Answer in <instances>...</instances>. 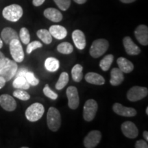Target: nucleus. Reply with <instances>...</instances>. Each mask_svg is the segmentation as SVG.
Returning <instances> with one entry per match:
<instances>
[{
	"label": "nucleus",
	"mask_w": 148,
	"mask_h": 148,
	"mask_svg": "<svg viewBox=\"0 0 148 148\" xmlns=\"http://www.w3.org/2000/svg\"><path fill=\"white\" fill-rule=\"evenodd\" d=\"M12 86H13L14 88H16V89L27 90L29 88L30 85L27 82L25 77L18 76L16 77L15 79L13 81Z\"/></svg>",
	"instance_id": "5701e85b"
},
{
	"label": "nucleus",
	"mask_w": 148,
	"mask_h": 148,
	"mask_svg": "<svg viewBox=\"0 0 148 148\" xmlns=\"http://www.w3.org/2000/svg\"><path fill=\"white\" fill-rule=\"evenodd\" d=\"M146 114H148V107H147V108H146Z\"/></svg>",
	"instance_id": "a18cd8bd"
},
{
	"label": "nucleus",
	"mask_w": 148,
	"mask_h": 148,
	"mask_svg": "<svg viewBox=\"0 0 148 148\" xmlns=\"http://www.w3.org/2000/svg\"><path fill=\"white\" fill-rule=\"evenodd\" d=\"M19 38L22 42L25 45H27L30 41V35H29V30L26 27H22L19 32Z\"/></svg>",
	"instance_id": "c756f323"
},
{
	"label": "nucleus",
	"mask_w": 148,
	"mask_h": 148,
	"mask_svg": "<svg viewBox=\"0 0 148 148\" xmlns=\"http://www.w3.org/2000/svg\"><path fill=\"white\" fill-rule=\"evenodd\" d=\"M101 138V133L98 130H92L84 139V145L86 148H94L99 144Z\"/></svg>",
	"instance_id": "9d476101"
},
{
	"label": "nucleus",
	"mask_w": 148,
	"mask_h": 148,
	"mask_svg": "<svg viewBox=\"0 0 148 148\" xmlns=\"http://www.w3.org/2000/svg\"><path fill=\"white\" fill-rule=\"evenodd\" d=\"M45 112L43 105L40 103H34L30 105L25 111L27 119L31 122H35L39 120Z\"/></svg>",
	"instance_id": "20e7f679"
},
{
	"label": "nucleus",
	"mask_w": 148,
	"mask_h": 148,
	"mask_svg": "<svg viewBox=\"0 0 148 148\" xmlns=\"http://www.w3.org/2000/svg\"><path fill=\"white\" fill-rule=\"evenodd\" d=\"M122 3H130L134 2V1H136V0H120Z\"/></svg>",
	"instance_id": "79ce46f5"
},
{
	"label": "nucleus",
	"mask_w": 148,
	"mask_h": 148,
	"mask_svg": "<svg viewBox=\"0 0 148 148\" xmlns=\"http://www.w3.org/2000/svg\"><path fill=\"white\" fill-rule=\"evenodd\" d=\"M2 47H3V41L2 40H1V38H0V49H1Z\"/></svg>",
	"instance_id": "c03bdc74"
},
{
	"label": "nucleus",
	"mask_w": 148,
	"mask_h": 148,
	"mask_svg": "<svg viewBox=\"0 0 148 148\" xmlns=\"http://www.w3.org/2000/svg\"><path fill=\"white\" fill-rule=\"evenodd\" d=\"M114 60V56L112 54L106 55L102 60L100 61L99 63V66L103 71H106L110 69L111 64Z\"/></svg>",
	"instance_id": "cd10ccee"
},
{
	"label": "nucleus",
	"mask_w": 148,
	"mask_h": 148,
	"mask_svg": "<svg viewBox=\"0 0 148 148\" xmlns=\"http://www.w3.org/2000/svg\"><path fill=\"white\" fill-rule=\"evenodd\" d=\"M42 47V45L41 42L40 41H38V40H34V41L29 42V43L27 44L26 51L28 54H29V53L32 52L33 50H34V49H38V48H40Z\"/></svg>",
	"instance_id": "72a5a7b5"
},
{
	"label": "nucleus",
	"mask_w": 148,
	"mask_h": 148,
	"mask_svg": "<svg viewBox=\"0 0 148 148\" xmlns=\"http://www.w3.org/2000/svg\"><path fill=\"white\" fill-rule=\"evenodd\" d=\"M73 1L77 4H83V3H86L87 0H73Z\"/></svg>",
	"instance_id": "a19ab883"
},
{
	"label": "nucleus",
	"mask_w": 148,
	"mask_h": 148,
	"mask_svg": "<svg viewBox=\"0 0 148 148\" xmlns=\"http://www.w3.org/2000/svg\"><path fill=\"white\" fill-rule=\"evenodd\" d=\"M27 70L26 69H24V68H21V69H19L17 71H16V77H18V76H23L25 77V73H27Z\"/></svg>",
	"instance_id": "e433bc0d"
},
{
	"label": "nucleus",
	"mask_w": 148,
	"mask_h": 148,
	"mask_svg": "<svg viewBox=\"0 0 148 148\" xmlns=\"http://www.w3.org/2000/svg\"><path fill=\"white\" fill-rule=\"evenodd\" d=\"M143 135V137L145 139L146 141H147V140H148V132H147V131H144Z\"/></svg>",
	"instance_id": "37998d69"
},
{
	"label": "nucleus",
	"mask_w": 148,
	"mask_h": 148,
	"mask_svg": "<svg viewBox=\"0 0 148 148\" xmlns=\"http://www.w3.org/2000/svg\"><path fill=\"white\" fill-rule=\"evenodd\" d=\"M13 96L23 101H27L30 98V95H29V93H27L26 91L22 89L14 90L13 92Z\"/></svg>",
	"instance_id": "7c9ffc66"
},
{
	"label": "nucleus",
	"mask_w": 148,
	"mask_h": 148,
	"mask_svg": "<svg viewBox=\"0 0 148 148\" xmlns=\"http://www.w3.org/2000/svg\"><path fill=\"white\" fill-rule=\"evenodd\" d=\"M119 69L125 73H129L134 70V64L131 61L123 57H119L116 60Z\"/></svg>",
	"instance_id": "4be33fe9"
},
{
	"label": "nucleus",
	"mask_w": 148,
	"mask_h": 148,
	"mask_svg": "<svg viewBox=\"0 0 148 148\" xmlns=\"http://www.w3.org/2000/svg\"><path fill=\"white\" fill-rule=\"evenodd\" d=\"M121 132L129 138H135L138 135V130L132 121H125L121 125Z\"/></svg>",
	"instance_id": "9b49d317"
},
{
	"label": "nucleus",
	"mask_w": 148,
	"mask_h": 148,
	"mask_svg": "<svg viewBox=\"0 0 148 148\" xmlns=\"http://www.w3.org/2000/svg\"><path fill=\"white\" fill-rule=\"evenodd\" d=\"M25 77L27 81V82L29 83V85H32V86H36L39 83V79H38L36 77L34 76V73L30 71H27V73H25Z\"/></svg>",
	"instance_id": "2f4dec72"
},
{
	"label": "nucleus",
	"mask_w": 148,
	"mask_h": 148,
	"mask_svg": "<svg viewBox=\"0 0 148 148\" xmlns=\"http://www.w3.org/2000/svg\"><path fill=\"white\" fill-rule=\"evenodd\" d=\"M1 38L3 41L7 45H9L10 41L13 39H19V36L17 34V32L14 30V29L11 27H7L3 29L1 33Z\"/></svg>",
	"instance_id": "f3484780"
},
{
	"label": "nucleus",
	"mask_w": 148,
	"mask_h": 148,
	"mask_svg": "<svg viewBox=\"0 0 148 148\" xmlns=\"http://www.w3.org/2000/svg\"><path fill=\"white\" fill-rule=\"evenodd\" d=\"M45 0H33L32 1V3L34 6L38 7L41 5L42 3L45 2Z\"/></svg>",
	"instance_id": "4c0bfd02"
},
{
	"label": "nucleus",
	"mask_w": 148,
	"mask_h": 148,
	"mask_svg": "<svg viewBox=\"0 0 148 148\" xmlns=\"http://www.w3.org/2000/svg\"><path fill=\"white\" fill-rule=\"evenodd\" d=\"M37 36L42 40L44 43L49 45L52 42V36H51L49 30L45 29H38L36 32Z\"/></svg>",
	"instance_id": "393cba45"
},
{
	"label": "nucleus",
	"mask_w": 148,
	"mask_h": 148,
	"mask_svg": "<svg viewBox=\"0 0 148 148\" xmlns=\"http://www.w3.org/2000/svg\"><path fill=\"white\" fill-rule=\"evenodd\" d=\"M17 70L18 66L15 61L5 58L2 64L0 66V76L2 77L5 82H8L15 76Z\"/></svg>",
	"instance_id": "f257e3e1"
},
{
	"label": "nucleus",
	"mask_w": 148,
	"mask_h": 148,
	"mask_svg": "<svg viewBox=\"0 0 148 148\" xmlns=\"http://www.w3.org/2000/svg\"><path fill=\"white\" fill-rule=\"evenodd\" d=\"M98 104L95 99H88L84 103L83 108V117L86 121H91L94 119L97 113Z\"/></svg>",
	"instance_id": "423d86ee"
},
{
	"label": "nucleus",
	"mask_w": 148,
	"mask_h": 148,
	"mask_svg": "<svg viewBox=\"0 0 148 148\" xmlns=\"http://www.w3.org/2000/svg\"><path fill=\"white\" fill-rule=\"evenodd\" d=\"M47 123L49 129L52 132L58 130L61 125V115L58 109L50 107L47 114Z\"/></svg>",
	"instance_id": "7ed1b4c3"
},
{
	"label": "nucleus",
	"mask_w": 148,
	"mask_h": 148,
	"mask_svg": "<svg viewBox=\"0 0 148 148\" xmlns=\"http://www.w3.org/2000/svg\"><path fill=\"white\" fill-rule=\"evenodd\" d=\"M10 54L16 62H21L24 59L23 47L19 39H13L9 43Z\"/></svg>",
	"instance_id": "0eeeda50"
},
{
	"label": "nucleus",
	"mask_w": 148,
	"mask_h": 148,
	"mask_svg": "<svg viewBox=\"0 0 148 148\" xmlns=\"http://www.w3.org/2000/svg\"><path fill=\"white\" fill-rule=\"evenodd\" d=\"M44 16H45L47 19L50 21L58 23L62 21V14L61 12L57 9L53 8H48L44 10Z\"/></svg>",
	"instance_id": "6ab92c4d"
},
{
	"label": "nucleus",
	"mask_w": 148,
	"mask_h": 148,
	"mask_svg": "<svg viewBox=\"0 0 148 148\" xmlns=\"http://www.w3.org/2000/svg\"><path fill=\"white\" fill-rule=\"evenodd\" d=\"M135 147L136 148H147L148 144L147 141L144 140H138L135 143Z\"/></svg>",
	"instance_id": "c9c22d12"
},
{
	"label": "nucleus",
	"mask_w": 148,
	"mask_h": 148,
	"mask_svg": "<svg viewBox=\"0 0 148 148\" xmlns=\"http://www.w3.org/2000/svg\"><path fill=\"white\" fill-rule=\"evenodd\" d=\"M124 79L123 73L118 68H113L110 71V83L112 86H118L123 82Z\"/></svg>",
	"instance_id": "aec40b11"
},
{
	"label": "nucleus",
	"mask_w": 148,
	"mask_h": 148,
	"mask_svg": "<svg viewBox=\"0 0 148 148\" xmlns=\"http://www.w3.org/2000/svg\"><path fill=\"white\" fill-rule=\"evenodd\" d=\"M43 93L45 96H47V97L50 98L51 99H53V100H55L58 98V94L56 93L55 92H53L52 90L49 88V85L46 84L45 86L43 88Z\"/></svg>",
	"instance_id": "f704fd0d"
},
{
	"label": "nucleus",
	"mask_w": 148,
	"mask_h": 148,
	"mask_svg": "<svg viewBox=\"0 0 148 148\" xmlns=\"http://www.w3.org/2000/svg\"><path fill=\"white\" fill-rule=\"evenodd\" d=\"M83 67L81 64H77L72 68L71 69V75L72 78L75 82H79L82 79L83 73H82Z\"/></svg>",
	"instance_id": "a878e982"
},
{
	"label": "nucleus",
	"mask_w": 148,
	"mask_h": 148,
	"mask_svg": "<svg viewBox=\"0 0 148 148\" xmlns=\"http://www.w3.org/2000/svg\"><path fill=\"white\" fill-rule=\"evenodd\" d=\"M68 99V106L72 110H75L79 106V99L78 91L75 86H69L66 91Z\"/></svg>",
	"instance_id": "1a4fd4ad"
},
{
	"label": "nucleus",
	"mask_w": 148,
	"mask_h": 148,
	"mask_svg": "<svg viewBox=\"0 0 148 148\" xmlns=\"http://www.w3.org/2000/svg\"><path fill=\"white\" fill-rule=\"evenodd\" d=\"M5 82H5V79H3L2 77L0 76V89H1V88H2L3 86H5Z\"/></svg>",
	"instance_id": "58836bf2"
},
{
	"label": "nucleus",
	"mask_w": 148,
	"mask_h": 148,
	"mask_svg": "<svg viewBox=\"0 0 148 148\" xmlns=\"http://www.w3.org/2000/svg\"><path fill=\"white\" fill-rule=\"evenodd\" d=\"M108 41L106 39L100 38L94 40L90 48V55L94 58H99L108 50Z\"/></svg>",
	"instance_id": "39448f33"
},
{
	"label": "nucleus",
	"mask_w": 148,
	"mask_h": 148,
	"mask_svg": "<svg viewBox=\"0 0 148 148\" xmlns=\"http://www.w3.org/2000/svg\"><path fill=\"white\" fill-rule=\"evenodd\" d=\"M112 110L118 115L127 116V117L136 116V113H137V112L134 108H131V107L124 106L119 103H114V105L112 106Z\"/></svg>",
	"instance_id": "f8f14e48"
},
{
	"label": "nucleus",
	"mask_w": 148,
	"mask_h": 148,
	"mask_svg": "<svg viewBox=\"0 0 148 148\" xmlns=\"http://www.w3.org/2000/svg\"><path fill=\"white\" fill-rule=\"evenodd\" d=\"M69 80V74L66 73V72H62V73L60 74V77H59L58 82L56 84V88L57 90H62V88L65 87L66 85L68 84Z\"/></svg>",
	"instance_id": "bb28decb"
},
{
	"label": "nucleus",
	"mask_w": 148,
	"mask_h": 148,
	"mask_svg": "<svg viewBox=\"0 0 148 148\" xmlns=\"http://www.w3.org/2000/svg\"><path fill=\"white\" fill-rule=\"evenodd\" d=\"M61 10L66 11L71 5V0H53Z\"/></svg>",
	"instance_id": "473e14b6"
},
{
	"label": "nucleus",
	"mask_w": 148,
	"mask_h": 148,
	"mask_svg": "<svg viewBox=\"0 0 148 148\" xmlns=\"http://www.w3.org/2000/svg\"><path fill=\"white\" fill-rule=\"evenodd\" d=\"M123 44L125 50L128 55L135 56L139 54L140 52V48L133 42L130 36H125L123 39Z\"/></svg>",
	"instance_id": "2eb2a0df"
},
{
	"label": "nucleus",
	"mask_w": 148,
	"mask_h": 148,
	"mask_svg": "<svg viewBox=\"0 0 148 148\" xmlns=\"http://www.w3.org/2000/svg\"><path fill=\"white\" fill-rule=\"evenodd\" d=\"M72 39L75 47L78 49L82 50L86 47V37L84 32L79 29H75L72 33Z\"/></svg>",
	"instance_id": "dca6fc26"
},
{
	"label": "nucleus",
	"mask_w": 148,
	"mask_h": 148,
	"mask_svg": "<svg viewBox=\"0 0 148 148\" xmlns=\"http://www.w3.org/2000/svg\"><path fill=\"white\" fill-rule=\"evenodd\" d=\"M5 58V56L3 55V53L1 52V51H0V66H1V64H2Z\"/></svg>",
	"instance_id": "ea45409f"
},
{
	"label": "nucleus",
	"mask_w": 148,
	"mask_h": 148,
	"mask_svg": "<svg viewBox=\"0 0 148 148\" xmlns=\"http://www.w3.org/2000/svg\"><path fill=\"white\" fill-rule=\"evenodd\" d=\"M59 66H60V63L58 59L53 58V57H49L45 60V67L47 71L54 72L58 69Z\"/></svg>",
	"instance_id": "b1692460"
},
{
	"label": "nucleus",
	"mask_w": 148,
	"mask_h": 148,
	"mask_svg": "<svg viewBox=\"0 0 148 148\" xmlns=\"http://www.w3.org/2000/svg\"><path fill=\"white\" fill-rule=\"evenodd\" d=\"M134 35L136 40L142 45H148V27L145 25H139L134 31Z\"/></svg>",
	"instance_id": "ddd939ff"
},
{
	"label": "nucleus",
	"mask_w": 148,
	"mask_h": 148,
	"mask_svg": "<svg viewBox=\"0 0 148 148\" xmlns=\"http://www.w3.org/2000/svg\"><path fill=\"white\" fill-rule=\"evenodd\" d=\"M0 106L8 112L14 111L16 108V102L12 96L3 94L0 96Z\"/></svg>",
	"instance_id": "4468645a"
},
{
	"label": "nucleus",
	"mask_w": 148,
	"mask_h": 148,
	"mask_svg": "<svg viewBox=\"0 0 148 148\" xmlns=\"http://www.w3.org/2000/svg\"><path fill=\"white\" fill-rule=\"evenodd\" d=\"M49 32L53 37L58 40H62L67 35V30L65 27L59 25H53L49 27Z\"/></svg>",
	"instance_id": "a211bd4d"
},
{
	"label": "nucleus",
	"mask_w": 148,
	"mask_h": 148,
	"mask_svg": "<svg viewBox=\"0 0 148 148\" xmlns=\"http://www.w3.org/2000/svg\"><path fill=\"white\" fill-rule=\"evenodd\" d=\"M23 11L21 5L12 4L5 7L2 11V15L5 19L12 22L18 21L23 16Z\"/></svg>",
	"instance_id": "f03ea898"
},
{
	"label": "nucleus",
	"mask_w": 148,
	"mask_h": 148,
	"mask_svg": "<svg viewBox=\"0 0 148 148\" xmlns=\"http://www.w3.org/2000/svg\"><path fill=\"white\" fill-rule=\"evenodd\" d=\"M85 80L88 83L95 85H103L105 83V79L99 73L89 72L85 75Z\"/></svg>",
	"instance_id": "412c9836"
},
{
	"label": "nucleus",
	"mask_w": 148,
	"mask_h": 148,
	"mask_svg": "<svg viewBox=\"0 0 148 148\" xmlns=\"http://www.w3.org/2000/svg\"><path fill=\"white\" fill-rule=\"evenodd\" d=\"M147 88L134 86L127 91V98L130 101H137L145 98L147 95Z\"/></svg>",
	"instance_id": "6e6552de"
},
{
	"label": "nucleus",
	"mask_w": 148,
	"mask_h": 148,
	"mask_svg": "<svg viewBox=\"0 0 148 148\" xmlns=\"http://www.w3.org/2000/svg\"><path fill=\"white\" fill-rule=\"evenodd\" d=\"M57 50L58 52L63 54H70L73 52V47L71 43L68 42H63L59 44L57 47Z\"/></svg>",
	"instance_id": "c85d7f7f"
}]
</instances>
